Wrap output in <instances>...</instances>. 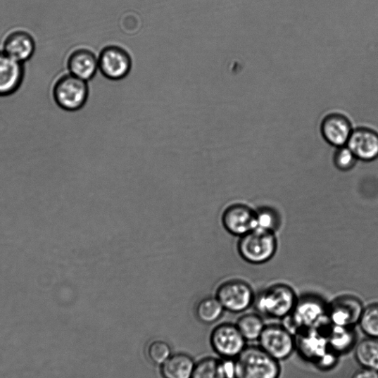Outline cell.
I'll return each instance as SVG.
<instances>
[{
	"label": "cell",
	"mask_w": 378,
	"mask_h": 378,
	"mask_svg": "<svg viewBox=\"0 0 378 378\" xmlns=\"http://www.w3.org/2000/svg\"><path fill=\"white\" fill-rule=\"evenodd\" d=\"M321 130L325 141L338 148L347 145L353 132L349 119L341 114L327 115L323 120Z\"/></svg>",
	"instance_id": "2e32d148"
},
{
	"label": "cell",
	"mask_w": 378,
	"mask_h": 378,
	"mask_svg": "<svg viewBox=\"0 0 378 378\" xmlns=\"http://www.w3.org/2000/svg\"><path fill=\"white\" fill-rule=\"evenodd\" d=\"M2 51L16 61L25 64L33 57L36 42L31 34L23 30H17L5 38Z\"/></svg>",
	"instance_id": "5bb4252c"
},
{
	"label": "cell",
	"mask_w": 378,
	"mask_h": 378,
	"mask_svg": "<svg viewBox=\"0 0 378 378\" xmlns=\"http://www.w3.org/2000/svg\"><path fill=\"white\" fill-rule=\"evenodd\" d=\"M258 341L261 349L278 361L289 358L296 347L291 332L277 325L265 326Z\"/></svg>",
	"instance_id": "52a82bcc"
},
{
	"label": "cell",
	"mask_w": 378,
	"mask_h": 378,
	"mask_svg": "<svg viewBox=\"0 0 378 378\" xmlns=\"http://www.w3.org/2000/svg\"><path fill=\"white\" fill-rule=\"evenodd\" d=\"M67 66L69 73L87 82L94 78L99 70V59L92 51L80 49L70 53Z\"/></svg>",
	"instance_id": "e0dca14e"
},
{
	"label": "cell",
	"mask_w": 378,
	"mask_h": 378,
	"mask_svg": "<svg viewBox=\"0 0 378 378\" xmlns=\"http://www.w3.org/2000/svg\"><path fill=\"white\" fill-rule=\"evenodd\" d=\"M223 310L222 305L217 298L209 297L200 302L196 308V315L202 322L211 324L220 319Z\"/></svg>",
	"instance_id": "603a6c76"
},
{
	"label": "cell",
	"mask_w": 378,
	"mask_h": 378,
	"mask_svg": "<svg viewBox=\"0 0 378 378\" xmlns=\"http://www.w3.org/2000/svg\"><path fill=\"white\" fill-rule=\"evenodd\" d=\"M358 160L370 162L378 158V133L362 127L353 131L347 145Z\"/></svg>",
	"instance_id": "9a60e30c"
},
{
	"label": "cell",
	"mask_w": 378,
	"mask_h": 378,
	"mask_svg": "<svg viewBox=\"0 0 378 378\" xmlns=\"http://www.w3.org/2000/svg\"><path fill=\"white\" fill-rule=\"evenodd\" d=\"M210 343L220 355L236 358L246 348V340L237 325L223 324L218 326L211 334Z\"/></svg>",
	"instance_id": "30bf717a"
},
{
	"label": "cell",
	"mask_w": 378,
	"mask_h": 378,
	"mask_svg": "<svg viewBox=\"0 0 378 378\" xmlns=\"http://www.w3.org/2000/svg\"><path fill=\"white\" fill-rule=\"evenodd\" d=\"M278 241L275 233L255 229L241 237L238 251L245 261L252 265H262L275 256Z\"/></svg>",
	"instance_id": "277c9868"
},
{
	"label": "cell",
	"mask_w": 378,
	"mask_h": 378,
	"mask_svg": "<svg viewBox=\"0 0 378 378\" xmlns=\"http://www.w3.org/2000/svg\"><path fill=\"white\" fill-rule=\"evenodd\" d=\"M330 325L297 331L295 337L300 355L321 369L331 368L337 361L338 355L331 351L327 341V331Z\"/></svg>",
	"instance_id": "6da1fadb"
},
{
	"label": "cell",
	"mask_w": 378,
	"mask_h": 378,
	"mask_svg": "<svg viewBox=\"0 0 378 378\" xmlns=\"http://www.w3.org/2000/svg\"><path fill=\"white\" fill-rule=\"evenodd\" d=\"M365 308L359 298L351 295L336 298L328 305V317L332 325L353 327L359 323Z\"/></svg>",
	"instance_id": "8fae6325"
},
{
	"label": "cell",
	"mask_w": 378,
	"mask_h": 378,
	"mask_svg": "<svg viewBox=\"0 0 378 378\" xmlns=\"http://www.w3.org/2000/svg\"><path fill=\"white\" fill-rule=\"evenodd\" d=\"M170 345L163 341H156L151 344L148 349V355L154 364L163 365L171 357Z\"/></svg>",
	"instance_id": "4316f807"
},
{
	"label": "cell",
	"mask_w": 378,
	"mask_h": 378,
	"mask_svg": "<svg viewBox=\"0 0 378 378\" xmlns=\"http://www.w3.org/2000/svg\"><path fill=\"white\" fill-rule=\"evenodd\" d=\"M25 78L24 64L0 51V97L16 93Z\"/></svg>",
	"instance_id": "4fadbf2b"
},
{
	"label": "cell",
	"mask_w": 378,
	"mask_h": 378,
	"mask_svg": "<svg viewBox=\"0 0 378 378\" xmlns=\"http://www.w3.org/2000/svg\"><path fill=\"white\" fill-rule=\"evenodd\" d=\"M237 327L246 341H256L259 340L265 325L259 315L248 313L240 317Z\"/></svg>",
	"instance_id": "7402d4cb"
},
{
	"label": "cell",
	"mask_w": 378,
	"mask_h": 378,
	"mask_svg": "<svg viewBox=\"0 0 378 378\" xmlns=\"http://www.w3.org/2000/svg\"><path fill=\"white\" fill-rule=\"evenodd\" d=\"M357 161L358 158L347 146L339 147L334 157L336 168L342 172L353 170Z\"/></svg>",
	"instance_id": "484cf974"
},
{
	"label": "cell",
	"mask_w": 378,
	"mask_h": 378,
	"mask_svg": "<svg viewBox=\"0 0 378 378\" xmlns=\"http://www.w3.org/2000/svg\"><path fill=\"white\" fill-rule=\"evenodd\" d=\"M256 229L275 233L280 227L281 218L277 211L269 207H262L256 210Z\"/></svg>",
	"instance_id": "cb8c5ba5"
},
{
	"label": "cell",
	"mask_w": 378,
	"mask_h": 378,
	"mask_svg": "<svg viewBox=\"0 0 378 378\" xmlns=\"http://www.w3.org/2000/svg\"><path fill=\"white\" fill-rule=\"evenodd\" d=\"M191 378H234V362H224L214 358L201 360Z\"/></svg>",
	"instance_id": "ac0fdd59"
},
{
	"label": "cell",
	"mask_w": 378,
	"mask_h": 378,
	"mask_svg": "<svg viewBox=\"0 0 378 378\" xmlns=\"http://www.w3.org/2000/svg\"><path fill=\"white\" fill-rule=\"evenodd\" d=\"M217 298L224 309L238 313L247 310L254 303L255 295L247 282L234 279L219 286Z\"/></svg>",
	"instance_id": "ba28073f"
},
{
	"label": "cell",
	"mask_w": 378,
	"mask_h": 378,
	"mask_svg": "<svg viewBox=\"0 0 378 378\" xmlns=\"http://www.w3.org/2000/svg\"><path fill=\"white\" fill-rule=\"evenodd\" d=\"M291 322L297 331L324 328L331 325L328 305L320 296L308 294L298 298L292 312Z\"/></svg>",
	"instance_id": "5b68a950"
},
{
	"label": "cell",
	"mask_w": 378,
	"mask_h": 378,
	"mask_svg": "<svg viewBox=\"0 0 378 378\" xmlns=\"http://www.w3.org/2000/svg\"><path fill=\"white\" fill-rule=\"evenodd\" d=\"M222 224L230 234L243 237L256 228V210L245 204H233L224 211Z\"/></svg>",
	"instance_id": "7c38bea8"
},
{
	"label": "cell",
	"mask_w": 378,
	"mask_h": 378,
	"mask_svg": "<svg viewBox=\"0 0 378 378\" xmlns=\"http://www.w3.org/2000/svg\"><path fill=\"white\" fill-rule=\"evenodd\" d=\"M99 69L105 78L113 81L124 80L132 68V59L123 49L115 45L106 47L100 53Z\"/></svg>",
	"instance_id": "9c48e42d"
},
{
	"label": "cell",
	"mask_w": 378,
	"mask_h": 378,
	"mask_svg": "<svg viewBox=\"0 0 378 378\" xmlns=\"http://www.w3.org/2000/svg\"><path fill=\"white\" fill-rule=\"evenodd\" d=\"M360 329L370 338L378 339V303L365 308L359 321Z\"/></svg>",
	"instance_id": "d4e9b609"
},
{
	"label": "cell",
	"mask_w": 378,
	"mask_h": 378,
	"mask_svg": "<svg viewBox=\"0 0 378 378\" xmlns=\"http://www.w3.org/2000/svg\"><path fill=\"white\" fill-rule=\"evenodd\" d=\"M291 286L285 284L270 286L255 297L256 308L272 319L282 320L290 315L297 302Z\"/></svg>",
	"instance_id": "3957f363"
},
{
	"label": "cell",
	"mask_w": 378,
	"mask_h": 378,
	"mask_svg": "<svg viewBox=\"0 0 378 378\" xmlns=\"http://www.w3.org/2000/svg\"><path fill=\"white\" fill-rule=\"evenodd\" d=\"M88 96L87 82L70 73L59 77L53 88V97L56 103L60 108L68 112L81 110Z\"/></svg>",
	"instance_id": "8992f818"
},
{
	"label": "cell",
	"mask_w": 378,
	"mask_h": 378,
	"mask_svg": "<svg viewBox=\"0 0 378 378\" xmlns=\"http://www.w3.org/2000/svg\"><path fill=\"white\" fill-rule=\"evenodd\" d=\"M279 361L260 346H248L234 361V378H279Z\"/></svg>",
	"instance_id": "7a4b0ae2"
},
{
	"label": "cell",
	"mask_w": 378,
	"mask_h": 378,
	"mask_svg": "<svg viewBox=\"0 0 378 378\" xmlns=\"http://www.w3.org/2000/svg\"><path fill=\"white\" fill-rule=\"evenodd\" d=\"M327 341L332 352L340 355L349 351L355 343L353 327L332 325L327 331Z\"/></svg>",
	"instance_id": "d6986e66"
},
{
	"label": "cell",
	"mask_w": 378,
	"mask_h": 378,
	"mask_svg": "<svg viewBox=\"0 0 378 378\" xmlns=\"http://www.w3.org/2000/svg\"><path fill=\"white\" fill-rule=\"evenodd\" d=\"M195 365L193 359L185 354H176L162 365L164 378H191Z\"/></svg>",
	"instance_id": "ffe728a7"
},
{
	"label": "cell",
	"mask_w": 378,
	"mask_h": 378,
	"mask_svg": "<svg viewBox=\"0 0 378 378\" xmlns=\"http://www.w3.org/2000/svg\"><path fill=\"white\" fill-rule=\"evenodd\" d=\"M351 378H378V372L363 367L357 370Z\"/></svg>",
	"instance_id": "83f0119b"
},
{
	"label": "cell",
	"mask_w": 378,
	"mask_h": 378,
	"mask_svg": "<svg viewBox=\"0 0 378 378\" xmlns=\"http://www.w3.org/2000/svg\"><path fill=\"white\" fill-rule=\"evenodd\" d=\"M355 356L362 367L378 372V340L368 338L356 346Z\"/></svg>",
	"instance_id": "44dd1931"
}]
</instances>
